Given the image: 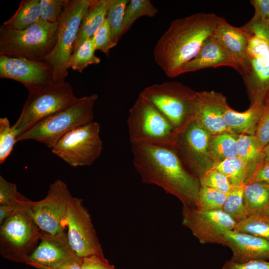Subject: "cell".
<instances>
[{
    "label": "cell",
    "mask_w": 269,
    "mask_h": 269,
    "mask_svg": "<svg viewBox=\"0 0 269 269\" xmlns=\"http://www.w3.org/2000/svg\"><path fill=\"white\" fill-rule=\"evenodd\" d=\"M212 166L224 174L232 186L247 184L255 172L237 156L214 163Z\"/></svg>",
    "instance_id": "obj_26"
},
{
    "label": "cell",
    "mask_w": 269,
    "mask_h": 269,
    "mask_svg": "<svg viewBox=\"0 0 269 269\" xmlns=\"http://www.w3.org/2000/svg\"><path fill=\"white\" fill-rule=\"evenodd\" d=\"M40 17V0H22L15 12L2 24L16 30H23Z\"/></svg>",
    "instance_id": "obj_25"
},
{
    "label": "cell",
    "mask_w": 269,
    "mask_h": 269,
    "mask_svg": "<svg viewBox=\"0 0 269 269\" xmlns=\"http://www.w3.org/2000/svg\"><path fill=\"white\" fill-rule=\"evenodd\" d=\"M73 197L67 184L58 179L50 184L43 199L32 202L30 212L43 233L55 235L67 231L68 208Z\"/></svg>",
    "instance_id": "obj_12"
},
{
    "label": "cell",
    "mask_w": 269,
    "mask_h": 269,
    "mask_svg": "<svg viewBox=\"0 0 269 269\" xmlns=\"http://www.w3.org/2000/svg\"><path fill=\"white\" fill-rule=\"evenodd\" d=\"M96 50L92 38L85 40L74 51L69 59L68 68L82 73L89 65L99 64L101 60L95 55Z\"/></svg>",
    "instance_id": "obj_29"
},
{
    "label": "cell",
    "mask_w": 269,
    "mask_h": 269,
    "mask_svg": "<svg viewBox=\"0 0 269 269\" xmlns=\"http://www.w3.org/2000/svg\"><path fill=\"white\" fill-rule=\"evenodd\" d=\"M32 202L18 191L16 184L0 176V204L10 205L17 208L30 210Z\"/></svg>",
    "instance_id": "obj_34"
},
{
    "label": "cell",
    "mask_w": 269,
    "mask_h": 269,
    "mask_svg": "<svg viewBox=\"0 0 269 269\" xmlns=\"http://www.w3.org/2000/svg\"><path fill=\"white\" fill-rule=\"evenodd\" d=\"M246 184L233 186L228 194L222 210L228 214L236 223L245 219L247 214L244 203L243 194Z\"/></svg>",
    "instance_id": "obj_32"
},
{
    "label": "cell",
    "mask_w": 269,
    "mask_h": 269,
    "mask_svg": "<svg viewBox=\"0 0 269 269\" xmlns=\"http://www.w3.org/2000/svg\"><path fill=\"white\" fill-rule=\"evenodd\" d=\"M42 232L30 210L17 209L0 226V254L4 258L27 264Z\"/></svg>",
    "instance_id": "obj_9"
},
{
    "label": "cell",
    "mask_w": 269,
    "mask_h": 269,
    "mask_svg": "<svg viewBox=\"0 0 269 269\" xmlns=\"http://www.w3.org/2000/svg\"><path fill=\"white\" fill-rule=\"evenodd\" d=\"M225 246L233 253L231 258L239 262L250 260H269V241L262 238L236 231L225 232L224 235Z\"/></svg>",
    "instance_id": "obj_20"
},
{
    "label": "cell",
    "mask_w": 269,
    "mask_h": 269,
    "mask_svg": "<svg viewBox=\"0 0 269 269\" xmlns=\"http://www.w3.org/2000/svg\"><path fill=\"white\" fill-rule=\"evenodd\" d=\"M244 26L250 33L248 60L241 75L252 103H264L269 96V20L250 19Z\"/></svg>",
    "instance_id": "obj_3"
},
{
    "label": "cell",
    "mask_w": 269,
    "mask_h": 269,
    "mask_svg": "<svg viewBox=\"0 0 269 269\" xmlns=\"http://www.w3.org/2000/svg\"><path fill=\"white\" fill-rule=\"evenodd\" d=\"M255 12L251 19L253 20H269V0H251Z\"/></svg>",
    "instance_id": "obj_43"
},
{
    "label": "cell",
    "mask_w": 269,
    "mask_h": 269,
    "mask_svg": "<svg viewBox=\"0 0 269 269\" xmlns=\"http://www.w3.org/2000/svg\"><path fill=\"white\" fill-rule=\"evenodd\" d=\"M28 265L38 269H82V259L71 265L58 269H51L34 263H29Z\"/></svg>",
    "instance_id": "obj_46"
},
{
    "label": "cell",
    "mask_w": 269,
    "mask_h": 269,
    "mask_svg": "<svg viewBox=\"0 0 269 269\" xmlns=\"http://www.w3.org/2000/svg\"><path fill=\"white\" fill-rule=\"evenodd\" d=\"M58 24L40 18L20 30L2 24L0 27V55L45 61L55 45Z\"/></svg>",
    "instance_id": "obj_4"
},
{
    "label": "cell",
    "mask_w": 269,
    "mask_h": 269,
    "mask_svg": "<svg viewBox=\"0 0 269 269\" xmlns=\"http://www.w3.org/2000/svg\"><path fill=\"white\" fill-rule=\"evenodd\" d=\"M0 78L18 81L26 88L28 92L55 82L52 68L45 61L3 55H0Z\"/></svg>",
    "instance_id": "obj_15"
},
{
    "label": "cell",
    "mask_w": 269,
    "mask_h": 269,
    "mask_svg": "<svg viewBox=\"0 0 269 269\" xmlns=\"http://www.w3.org/2000/svg\"><path fill=\"white\" fill-rule=\"evenodd\" d=\"M66 232L70 246L79 258L104 256L90 214L82 199L73 197L69 204Z\"/></svg>",
    "instance_id": "obj_13"
},
{
    "label": "cell",
    "mask_w": 269,
    "mask_h": 269,
    "mask_svg": "<svg viewBox=\"0 0 269 269\" xmlns=\"http://www.w3.org/2000/svg\"><path fill=\"white\" fill-rule=\"evenodd\" d=\"M198 95L193 121L211 135L231 133L224 119L225 113L230 107L226 97L214 91L198 92Z\"/></svg>",
    "instance_id": "obj_18"
},
{
    "label": "cell",
    "mask_w": 269,
    "mask_h": 269,
    "mask_svg": "<svg viewBox=\"0 0 269 269\" xmlns=\"http://www.w3.org/2000/svg\"><path fill=\"white\" fill-rule=\"evenodd\" d=\"M110 0H91L81 23L73 51L83 41L91 38L106 19Z\"/></svg>",
    "instance_id": "obj_23"
},
{
    "label": "cell",
    "mask_w": 269,
    "mask_h": 269,
    "mask_svg": "<svg viewBox=\"0 0 269 269\" xmlns=\"http://www.w3.org/2000/svg\"><path fill=\"white\" fill-rule=\"evenodd\" d=\"M16 136L12 126L6 117L0 118V163H3L10 154L15 143Z\"/></svg>",
    "instance_id": "obj_37"
},
{
    "label": "cell",
    "mask_w": 269,
    "mask_h": 269,
    "mask_svg": "<svg viewBox=\"0 0 269 269\" xmlns=\"http://www.w3.org/2000/svg\"><path fill=\"white\" fill-rule=\"evenodd\" d=\"M158 13V9L149 0H129L125 9L122 34L129 30L134 22L142 16L152 17Z\"/></svg>",
    "instance_id": "obj_30"
},
{
    "label": "cell",
    "mask_w": 269,
    "mask_h": 269,
    "mask_svg": "<svg viewBox=\"0 0 269 269\" xmlns=\"http://www.w3.org/2000/svg\"><path fill=\"white\" fill-rule=\"evenodd\" d=\"M72 251L67 232L50 235L42 233L39 242L27 263H34L51 269H58L80 260Z\"/></svg>",
    "instance_id": "obj_17"
},
{
    "label": "cell",
    "mask_w": 269,
    "mask_h": 269,
    "mask_svg": "<svg viewBox=\"0 0 269 269\" xmlns=\"http://www.w3.org/2000/svg\"><path fill=\"white\" fill-rule=\"evenodd\" d=\"M100 131L96 122L77 127L62 136L52 152L71 166H90L103 149Z\"/></svg>",
    "instance_id": "obj_11"
},
{
    "label": "cell",
    "mask_w": 269,
    "mask_h": 269,
    "mask_svg": "<svg viewBox=\"0 0 269 269\" xmlns=\"http://www.w3.org/2000/svg\"><path fill=\"white\" fill-rule=\"evenodd\" d=\"M221 66H228L239 72L237 64L213 35L205 41L197 55L183 67L181 74Z\"/></svg>",
    "instance_id": "obj_21"
},
{
    "label": "cell",
    "mask_w": 269,
    "mask_h": 269,
    "mask_svg": "<svg viewBox=\"0 0 269 269\" xmlns=\"http://www.w3.org/2000/svg\"><path fill=\"white\" fill-rule=\"evenodd\" d=\"M220 18L214 13L199 12L171 22L153 51L155 63L167 76L181 75L183 67L214 34Z\"/></svg>",
    "instance_id": "obj_2"
},
{
    "label": "cell",
    "mask_w": 269,
    "mask_h": 269,
    "mask_svg": "<svg viewBox=\"0 0 269 269\" xmlns=\"http://www.w3.org/2000/svg\"><path fill=\"white\" fill-rule=\"evenodd\" d=\"M237 156L255 172L263 165L262 150L258 146L254 135L241 134L237 140Z\"/></svg>",
    "instance_id": "obj_28"
},
{
    "label": "cell",
    "mask_w": 269,
    "mask_h": 269,
    "mask_svg": "<svg viewBox=\"0 0 269 269\" xmlns=\"http://www.w3.org/2000/svg\"><path fill=\"white\" fill-rule=\"evenodd\" d=\"M198 178L201 187L215 189L227 194L233 187L227 176L212 166L204 171Z\"/></svg>",
    "instance_id": "obj_36"
},
{
    "label": "cell",
    "mask_w": 269,
    "mask_h": 269,
    "mask_svg": "<svg viewBox=\"0 0 269 269\" xmlns=\"http://www.w3.org/2000/svg\"><path fill=\"white\" fill-rule=\"evenodd\" d=\"M96 50H99L107 56L110 50L116 46L113 41L107 18L91 38Z\"/></svg>",
    "instance_id": "obj_38"
},
{
    "label": "cell",
    "mask_w": 269,
    "mask_h": 269,
    "mask_svg": "<svg viewBox=\"0 0 269 269\" xmlns=\"http://www.w3.org/2000/svg\"><path fill=\"white\" fill-rule=\"evenodd\" d=\"M264 161L263 165L269 164V144L262 150Z\"/></svg>",
    "instance_id": "obj_47"
},
{
    "label": "cell",
    "mask_w": 269,
    "mask_h": 269,
    "mask_svg": "<svg viewBox=\"0 0 269 269\" xmlns=\"http://www.w3.org/2000/svg\"><path fill=\"white\" fill-rule=\"evenodd\" d=\"M150 101L172 124L177 134L194 121L198 92L177 81L155 84L139 93Z\"/></svg>",
    "instance_id": "obj_6"
},
{
    "label": "cell",
    "mask_w": 269,
    "mask_h": 269,
    "mask_svg": "<svg viewBox=\"0 0 269 269\" xmlns=\"http://www.w3.org/2000/svg\"><path fill=\"white\" fill-rule=\"evenodd\" d=\"M91 3V0H65L58 21L55 45L45 59L52 68L55 82L65 81L73 46Z\"/></svg>",
    "instance_id": "obj_8"
},
{
    "label": "cell",
    "mask_w": 269,
    "mask_h": 269,
    "mask_svg": "<svg viewBox=\"0 0 269 269\" xmlns=\"http://www.w3.org/2000/svg\"><path fill=\"white\" fill-rule=\"evenodd\" d=\"M254 181H264L269 183V164L259 168L249 179L248 183Z\"/></svg>",
    "instance_id": "obj_44"
},
{
    "label": "cell",
    "mask_w": 269,
    "mask_h": 269,
    "mask_svg": "<svg viewBox=\"0 0 269 269\" xmlns=\"http://www.w3.org/2000/svg\"><path fill=\"white\" fill-rule=\"evenodd\" d=\"M227 195L215 189L200 187L195 208L207 211L222 210Z\"/></svg>",
    "instance_id": "obj_35"
},
{
    "label": "cell",
    "mask_w": 269,
    "mask_h": 269,
    "mask_svg": "<svg viewBox=\"0 0 269 269\" xmlns=\"http://www.w3.org/2000/svg\"><path fill=\"white\" fill-rule=\"evenodd\" d=\"M243 199L247 216L261 214L269 200V183L254 181L247 184Z\"/></svg>",
    "instance_id": "obj_24"
},
{
    "label": "cell",
    "mask_w": 269,
    "mask_h": 269,
    "mask_svg": "<svg viewBox=\"0 0 269 269\" xmlns=\"http://www.w3.org/2000/svg\"><path fill=\"white\" fill-rule=\"evenodd\" d=\"M266 103H269V96L268 97V99H267V101H266Z\"/></svg>",
    "instance_id": "obj_49"
},
{
    "label": "cell",
    "mask_w": 269,
    "mask_h": 269,
    "mask_svg": "<svg viewBox=\"0 0 269 269\" xmlns=\"http://www.w3.org/2000/svg\"><path fill=\"white\" fill-rule=\"evenodd\" d=\"M19 208L6 204H0V225L11 216Z\"/></svg>",
    "instance_id": "obj_45"
},
{
    "label": "cell",
    "mask_w": 269,
    "mask_h": 269,
    "mask_svg": "<svg viewBox=\"0 0 269 269\" xmlns=\"http://www.w3.org/2000/svg\"><path fill=\"white\" fill-rule=\"evenodd\" d=\"M265 107L264 103L254 102L249 108L241 112L229 107L225 113L224 119L230 132L254 135Z\"/></svg>",
    "instance_id": "obj_22"
},
{
    "label": "cell",
    "mask_w": 269,
    "mask_h": 269,
    "mask_svg": "<svg viewBox=\"0 0 269 269\" xmlns=\"http://www.w3.org/2000/svg\"><path fill=\"white\" fill-rule=\"evenodd\" d=\"M213 36L237 64L241 75L247 63L250 39L248 30L244 25L233 26L221 17Z\"/></svg>",
    "instance_id": "obj_19"
},
{
    "label": "cell",
    "mask_w": 269,
    "mask_h": 269,
    "mask_svg": "<svg viewBox=\"0 0 269 269\" xmlns=\"http://www.w3.org/2000/svg\"><path fill=\"white\" fill-rule=\"evenodd\" d=\"M261 214L269 217V200Z\"/></svg>",
    "instance_id": "obj_48"
},
{
    "label": "cell",
    "mask_w": 269,
    "mask_h": 269,
    "mask_svg": "<svg viewBox=\"0 0 269 269\" xmlns=\"http://www.w3.org/2000/svg\"><path fill=\"white\" fill-rule=\"evenodd\" d=\"M254 135L261 150L269 144V103L265 104L263 115Z\"/></svg>",
    "instance_id": "obj_40"
},
{
    "label": "cell",
    "mask_w": 269,
    "mask_h": 269,
    "mask_svg": "<svg viewBox=\"0 0 269 269\" xmlns=\"http://www.w3.org/2000/svg\"><path fill=\"white\" fill-rule=\"evenodd\" d=\"M134 166L142 181L156 185L177 198L183 206L194 208L200 184L172 149L146 143L132 144Z\"/></svg>",
    "instance_id": "obj_1"
},
{
    "label": "cell",
    "mask_w": 269,
    "mask_h": 269,
    "mask_svg": "<svg viewBox=\"0 0 269 269\" xmlns=\"http://www.w3.org/2000/svg\"><path fill=\"white\" fill-rule=\"evenodd\" d=\"M237 137L231 133L211 135L208 147V157L213 161V163L237 156Z\"/></svg>",
    "instance_id": "obj_27"
},
{
    "label": "cell",
    "mask_w": 269,
    "mask_h": 269,
    "mask_svg": "<svg viewBox=\"0 0 269 269\" xmlns=\"http://www.w3.org/2000/svg\"><path fill=\"white\" fill-rule=\"evenodd\" d=\"M211 136L208 132L192 121L183 132L178 134L172 149L199 177L207 169L203 161L206 157L209 158Z\"/></svg>",
    "instance_id": "obj_16"
},
{
    "label": "cell",
    "mask_w": 269,
    "mask_h": 269,
    "mask_svg": "<svg viewBox=\"0 0 269 269\" xmlns=\"http://www.w3.org/2000/svg\"><path fill=\"white\" fill-rule=\"evenodd\" d=\"M98 96L78 98L70 106L40 120L16 138L17 142L32 139L51 149L58 140L75 128L93 122Z\"/></svg>",
    "instance_id": "obj_5"
},
{
    "label": "cell",
    "mask_w": 269,
    "mask_h": 269,
    "mask_svg": "<svg viewBox=\"0 0 269 269\" xmlns=\"http://www.w3.org/2000/svg\"><path fill=\"white\" fill-rule=\"evenodd\" d=\"M82 269H116L104 256H93L82 259Z\"/></svg>",
    "instance_id": "obj_42"
},
{
    "label": "cell",
    "mask_w": 269,
    "mask_h": 269,
    "mask_svg": "<svg viewBox=\"0 0 269 269\" xmlns=\"http://www.w3.org/2000/svg\"><path fill=\"white\" fill-rule=\"evenodd\" d=\"M222 269H269V261L250 260L239 262L231 259L225 263Z\"/></svg>",
    "instance_id": "obj_41"
},
{
    "label": "cell",
    "mask_w": 269,
    "mask_h": 269,
    "mask_svg": "<svg viewBox=\"0 0 269 269\" xmlns=\"http://www.w3.org/2000/svg\"><path fill=\"white\" fill-rule=\"evenodd\" d=\"M78 98L66 81L54 82L29 92L20 115L12 126L16 138L40 120L72 105Z\"/></svg>",
    "instance_id": "obj_10"
},
{
    "label": "cell",
    "mask_w": 269,
    "mask_h": 269,
    "mask_svg": "<svg viewBox=\"0 0 269 269\" xmlns=\"http://www.w3.org/2000/svg\"><path fill=\"white\" fill-rule=\"evenodd\" d=\"M65 0H40V17L50 23H58Z\"/></svg>",
    "instance_id": "obj_39"
},
{
    "label": "cell",
    "mask_w": 269,
    "mask_h": 269,
    "mask_svg": "<svg viewBox=\"0 0 269 269\" xmlns=\"http://www.w3.org/2000/svg\"><path fill=\"white\" fill-rule=\"evenodd\" d=\"M129 1L110 0L106 18L109 25L112 39L116 44L123 36L125 11Z\"/></svg>",
    "instance_id": "obj_33"
},
{
    "label": "cell",
    "mask_w": 269,
    "mask_h": 269,
    "mask_svg": "<svg viewBox=\"0 0 269 269\" xmlns=\"http://www.w3.org/2000/svg\"><path fill=\"white\" fill-rule=\"evenodd\" d=\"M234 230L269 241V217L263 214L248 216L237 223Z\"/></svg>",
    "instance_id": "obj_31"
},
{
    "label": "cell",
    "mask_w": 269,
    "mask_h": 269,
    "mask_svg": "<svg viewBox=\"0 0 269 269\" xmlns=\"http://www.w3.org/2000/svg\"><path fill=\"white\" fill-rule=\"evenodd\" d=\"M182 225L189 229L201 244L225 246L224 235L234 230L236 222L223 210H201L183 206Z\"/></svg>",
    "instance_id": "obj_14"
},
{
    "label": "cell",
    "mask_w": 269,
    "mask_h": 269,
    "mask_svg": "<svg viewBox=\"0 0 269 269\" xmlns=\"http://www.w3.org/2000/svg\"><path fill=\"white\" fill-rule=\"evenodd\" d=\"M127 124L131 144L142 143L173 148L178 135L175 128L140 94L129 110Z\"/></svg>",
    "instance_id": "obj_7"
}]
</instances>
